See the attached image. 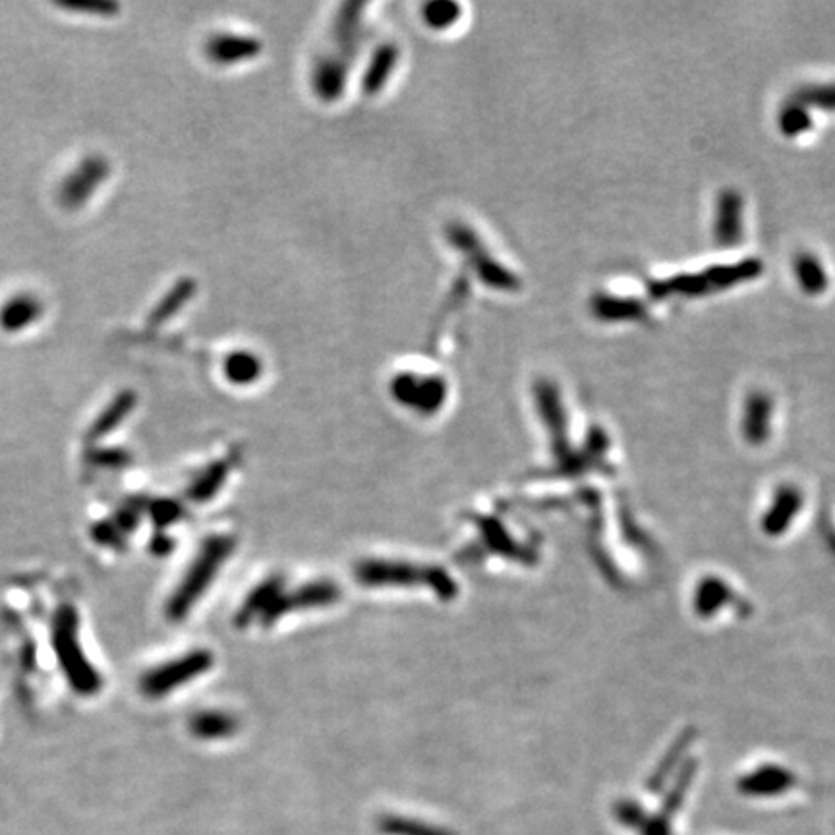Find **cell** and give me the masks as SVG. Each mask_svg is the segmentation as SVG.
Listing matches in <instances>:
<instances>
[{"mask_svg": "<svg viewBox=\"0 0 835 835\" xmlns=\"http://www.w3.org/2000/svg\"><path fill=\"white\" fill-rule=\"evenodd\" d=\"M803 507V491L793 483H783L775 490L766 514L762 516V532L770 537H780L791 529Z\"/></svg>", "mask_w": 835, "mask_h": 835, "instance_id": "7a4b0ae2", "label": "cell"}, {"mask_svg": "<svg viewBox=\"0 0 835 835\" xmlns=\"http://www.w3.org/2000/svg\"><path fill=\"white\" fill-rule=\"evenodd\" d=\"M762 271H764V263L756 258H749V260L739 261L733 265H713V268L706 269L704 276L710 291H721V289H729V286L752 281V279L762 275Z\"/></svg>", "mask_w": 835, "mask_h": 835, "instance_id": "8992f818", "label": "cell"}, {"mask_svg": "<svg viewBox=\"0 0 835 835\" xmlns=\"http://www.w3.org/2000/svg\"><path fill=\"white\" fill-rule=\"evenodd\" d=\"M811 128H813V115H811V108L806 107V105L793 100L782 108V113H780V131L785 136L795 138V136H801V134H805Z\"/></svg>", "mask_w": 835, "mask_h": 835, "instance_id": "7c38bea8", "label": "cell"}, {"mask_svg": "<svg viewBox=\"0 0 835 835\" xmlns=\"http://www.w3.org/2000/svg\"><path fill=\"white\" fill-rule=\"evenodd\" d=\"M615 816L627 828L643 829L644 824L648 821V814L635 801H622V803H617L615 805Z\"/></svg>", "mask_w": 835, "mask_h": 835, "instance_id": "5bb4252c", "label": "cell"}, {"mask_svg": "<svg viewBox=\"0 0 835 835\" xmlns=\"http://www.w3.org/2000/svg\"><path fill=\"white\" fill-rule=\"evenodd\" d=\"M735 602V594L720 576H704L698 583L695 596H692V609L700 619H710L720 614L723 607L731 606Z\"/></svg>", "mask_w": 835, "mask_h": 835, "instance_id": "5b68a950", "label": "cell"}, {"mask_svg": "<svg viewBox=\"0 0 835 835\" xmlns=\"http://www.w3.org/2000/svg\"><path fill=\"white\" fill-rule=\"evenodd\" d=\"M594 312L602 320L617 322V320H640L646 315V306L640 300L636 299H617V296H607L599 294L594 299Z\"/></svg>", "mask_w": 835, "mask_h": 835, "instance_id": "30bf717a", "label": "cell"}, {"mask_svg": "<svg viewBox=\"0 0 835 835\" xmlns=\"http://www.w3.org/2000/svg\"><path fill=\"white\" fill-rule=\"evenodd\" d=\"M797 783L795 774L780 764H762L749 774L741 775L737 790L747 797H780L793 790Z\"/></svg>", "mask_w": 835, "mask_h": 835, "instance_id": "6da1fadb", "label": "cell"}, {"mask_svg": "<svg viewBox=\"0 0 835 835\" xmlns=\"http://www.w3.org/2000/svg\"><path fill=\"white\" fill-rule=\"evenodd\" d=\"M695 735H697V731L689 728L685 729L681 735L675 739L674 744H671L669 751L666 752V756L661 759V762H659L656 770H654V774H651L650 782H648L650 791H654V793L661 791L664 783L667 782V777L674 774L677 768L685 764V756H687V752H689L690 743H692Z\"/></svg>", "mask_w": 835, "mask_h": 835, "instance_id": "52a82bcc", "label": "cell"}, {"mask_svg": "<svg viewBox=\"0 0 835 835\" xmlns=\"http://www.w3.org/2000/svg\"><path fill=\"white\" fill-rule=\"evenodd\" d=\"M710 291L706 283L704 273L700 275H675L666 281H651L648 294L654 300L669 299V296H704Z\"/></svg>", "mask_w": 835, "mask_h": 835, "instance_id": "ba28073f", "label": "cell"}, {"mask_svg": "<svg viewBox=\"0 0 835 835\" xmlns=\"http://www.w3.org/2000/svg\"><path fill=\"white\" fill-rule=\"evenodd\" d=\"M697 760H685V764L679 768V774H677V777H675L671 790L667 791L666 793L664 805H661V811H659V814H661V816H666V818H669V821H671V816H674V814L677 813L679 808H681L682 801H685L687 793H689L690 783H692L695 775H697Z\"/></svg>", "mask_w": 835, "mask_h": 835, "instance_id": "8fae6325", "label": "cell"}, {"mask_svg": "<svg viewBox=\"0 0 835 835\" xmlns=\"http://www.w3.org/2000/svg\"><path fill=\"white\" fill-rule=\"evenodd\" d=\"M793 100L806 107H821L824 111H835V84L806 85L799 87Z\"/></svg>", "mask_w": 835, "mask_h": 835, "instance_id": "4fadbf2b", "label": "cell"}, {"mask_svg": "<svg viewBox=\"0 0 835 835\" xmlns=\"http://www.w3.org/2000/svg\"><path fill=\"white\" fill-rule=\"evenodd\" d=\"M772 410L774 403L766 393H752L744 403V416L741 429L743 436L751 445L766 443L772 426Z\"/></svg>", "mask_w": 835, "mask_h": 835, "instance_id": "277c9868", "label": "cell"}, {"mask_svg": "<svg viewBox=\"0 0 835 835\" xmlns=\"http://www.w3.org/2000/svg\"><path fill=\"white\" fill-rule=\"evenodd\" d=\"M713 237L721 246H733L743 237V198L735 190H726L718 200Z\"/></svg>", "mask_w": 835, "mask_h": 835, "instance_id": "3957f363", "label": "cell"}, {"mask_svg": "<svg viewBox=\"0 0 835 835\" xmlns=\"http://www.w3.org/2000/svg\"><path fill=\"white\" fill-rule=\"evenodd\" d=\"M795 275H797L801 289L816 296L828 289V273L822 265V261L813 253H799L795 258Z\"/></svg>", "mask_w": 835, "mask_h": 835, "instance_id": "9c48e42d", "label": "cell"}, {"mask_svg": "<svg viewBox=\"0 0 835 835\" xmlns=\"http://www.w3.org/2000/svg\"><path fill=\"white\" fill-rule=\"evenodd\" d=\"M640 832H643V835H674L671 821L666 818V816H661V814L648 816V821H646Z\"/></svg>", "mask_w": 835, "mask_h": 835, "instance_id": "9a60e30c", "label": "cell"}]
</instances>
